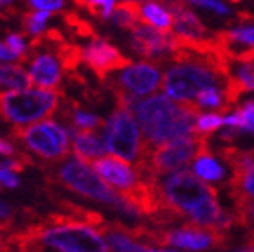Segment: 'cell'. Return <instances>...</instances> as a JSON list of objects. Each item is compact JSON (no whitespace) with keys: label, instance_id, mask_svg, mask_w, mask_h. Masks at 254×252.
Instances as JSON below:
<instances>
[{"label":"cell","instance_id":"cell-1","mask_svg":"<svg viewBox=\"0 0 254 252\" xmlns=\"http://www.w3.org/2000/svg\"><path fill=\"white\" fill-rule=\"evenodd\" d=\"M202 110L195 101H175L164 94L135 101L132 107L144 142L152 148L196 133V121Z\"/></svg>","mask_w":254,"mask_h":252},{"label":"cell","instance_id":"cell-2","mask_svg":"<svg viewBox=\"0 0 254 252\" xmlns=\"http://www.w3.org/2000/svg\"><path fill=\"white\" fill-rule=\"evenodd\" d=\"M22 240L49 245L60 252H110L98 229L67 213L51 214L36 225L15 233Z\"/></svg>","mask_w":254,"mask_h":252},{"label":"cell","instance_id":"cell-3","mask_svg":"<svg viewBox=\"0 0 254 252\" xmlns=\"http://www.w3.org/2000/svg\"><path fill=\"white\" fill-rule=\"evenodd\" d=\"M54 175H56V180L60 184L70 189L72 193L103 202V204L118 209V211L128 214V216H133V218L141 216L139 211L119 191H116L112 186L108 184L92 166H88L85 160H79L78 157L65 160L64 164L54 171Z\"/></svg>","mask_w":254,"mask_h":252},{"label":"cell","instance_id":"cell-4","mask_svg":"<svg viewBox=\"0 0 254 252\" xmlns=\"http://www.w3.org/2000/svg\"><path fill=\"white\" fill-rule=\"evenodd\" d=\"M209 137L211 135L196 131L193 135L162 142L155 148L146 144L144 153L135 164L137 171L141 173V177H161L184 170L198 155L209 151Z\"/></svg>","mask_w":254,"mask_h":252},{"label":"cell","instance_id":"cell-5","mask_svg":"<svg viewBox=\"0 0 254 252\" xmlns=\"http://www.w3.org/2000/svg\"><path fill=\"white\" fill-rule=\"evenodd\" d=\"M157 189L161 194L162 207L173 211L179 218H190L193 211L205 200L218 196V191L213 186L205 184V180L188 170H179L159 177Z\"/></svg>","mask_w":254,"mask_h":252},{"label":"cell","instance_id":"cell-6","mask_svg":"<svg viewBox=\"0 0 254 252\" xmlns=\"http://www.w3.org/2000/svg\"><path fill=\"white\" fill-rule=\"evenodd\" d=\"M64 92L45 88L25 90H0V117L11 125H29L47 119L58 110Z\"/></svg>","mask_w":254,"mask_h":252},{"label":"cell","instance_id":"cell-7","mask_svg":"<svg viewBox=\"0 0 254 252\" xmlns=\"http://www.w3.org/2000/svg\"><path fill=\"white\" fill-rule=\"evenodd\" d=\"M152 247H179L186 251H213L231 247V238L227 231L216 227H205L198 223L186 222L177 229H150Z\"/></svg>","mask_w":254,"mask_h":252},{"label":"cell","instance_id":"cell-8","mask_svg":"<svg viewBox=\"0 0 254 252\" xmlns=\"http://www.w3.org/2000/svg\"><path fill=\"white\" fill-rule=\"evenodd\" d=\"M103 137L112 155L137 164L144 153L146 142L141 139V126L130 108L116 107L103 128Z\"/></svg>","mask_w":254,"mask_h":252},{"label":"cell","instance_id":"cell-9","mask_svg":"<svg viewBox=\"0 0 254 252\" xmlns=\"http://www.w3.org/2000/svg\"><path fill=\"white\" fill-rule=\"evenodd\" d=\"M68 133L64 126H60L54 121H42L34 123L31 126H16L13 130V137L16 141L38 155L40 159L49 160V162H60L65 160L70 150V141Z\"/></svg>","mask_w":254,"mask_h":252},{"label":"cell","instance_id":"cell-10","mask_svg":"<svg viewBox=\"0 0 254 252\" xmlns=\"http://www.w3.org/2000/svg\"><path fill=\"white\" fill-rule=\"evenodd\" d=\"M110 83L114 96H130L133 99L155 92L161 87V70L159 63L141 62L132 63L130 67L123 68V72Z\"/></svg>","mask_w":254,"mask_h":252},{"label":"cell","instance_id":"cell-11","mask_svg":"<svg viewBox=\"0 0 254 252\" xmlns=\"http://www.w3.org/2000/svg\"><path fill=\"white\" fill-rule=\"evenodd\" d=\"M83 63L101 81H107L112 72L130 67L132 60L125 56L116 45L98 36L83 49Z\"/></svg>","mask_w":254,"mask_h":252},{"label":"cell","instance_id":"cell-12","mask_svg":"<svg viewBox=\"0 0 254 252\" xmlns=\"http://www.w3.org/2000/svg\"><path fill=\"white\" fill-rule=\"evenodd\" d=\"M92 168L121 194L130 193L141 182V173L137 171V168H132L127 160L116 155L96 159L92 162Z\"/></svg>","mask_w":254,"mask_h":252},{"label":"cell","instance_id":"cell-13","mask_svg":"<svg viewBox=\"0 0 254 252\" xmlns=\"http://www.w3.org/2000/svg\"><path fill=\"white\" fill-rule=\"evenodd\" d=\"M62 63L58 56L42 51H33L29 56V76L31 83L45 90H56L62 81Z\"/></svg>","mask_w":254,"mask_h":252},{"label":"cell","instance_id":"cell-14","mask_svg":"<svg viewBox=\"0 0 254 252\" xmlns=\"http://www.w3.org/2000/svg\"><path fill=\"white\" fill-rule=\"evenodd\" d=\"M101 236L107 240L112 252H148L150 245L141 243L132 234L128 225L118 222H103L98 227Z\"/></svg>","mask_w":254,"mask_h":252},{"label":"cell","instance_id":"cell-15","mask_svg":"<svg viewBox=\"0 0 254 252\" xmlns=\"http://www.w3.org/2000/svg\"><path fill=\"white\" fill-rule=\"evenodd\" d=\"M72 151L79 160L94 162L96 159L105 157L108 151L105 137L99 135L96 130H72Z\"/></svg>","mask_w":254,"mask_h":252},{"label":"cell","instance_id":"cell-16","mask_svg":"<svg viewBox=\"0 0 254 252\" xmlns=\"http://www.w3.org/2000/svg\"><path fill=\"white\" fill-rule=\"evenodd\" d=\"M121 29L132 31L137 24L142 22V2L137 0H121L114 5L110 18Z\"/></svg>","mask_w":254,"mask_h":252},{"label":"cell","instance_id":"cell-17","mask_svg":"<svg viewBox=\"0 0 254 252\" xmlns=\"http://www.w3.org/2000/svg\"><path fill=\"white\" fill-rule=\"evenodd\" d=\"M227 191H229V196L233 202L254 198V164L247 166L244 170L233 171Z\"/></svg>","mask_w":254,"mask_h":252},{"label":"cell","instance_id":"cell-18","mask_svg":"<svg viewBox=\"0 0 254 252\" xmlns=\"http://www.w3.org/2000/svg\"><path fill=\"white\" fill-rule=\"evenodd\" d=\"M142 22L162 33H173V15L159 0L142 2Z\"/></svg>","mask_w":254,"mask_h":252},{"label":"cell","instance_id":"cell-19","mask_svg":"<svg viewBox=\"0 0 254 252\" xmlns=\"http://www.w3.org/2000/svg\"><path fill=\"white\" fill-rule=\"evenodd\" d=\"M62 117H64L65 121L68 123V130L67 131H72V130H98V128H105V125H107L101 117L81 110L76 103H70V108L62 112Z\"/></svg>","mask_w":254,"mask_h":252},{"label":"cell","instance_id":"cell-20","mask_svg":"<svg viewBox=\"0 0 254 252\" xmlns=\"http://www.w3.org/2000/svg\"><path fill=\"white\" fill-rule=\"evenodd\" d=\"M193 171H195L196 177H200L205 182H222L225 179L224 166L215 159V155L211 151H205V153L196 157L195 164H193Z\"/></svg>","mask_w":254,"mask_h":252},{"label":"cell","instance_id":"cell-21","mask_svg":"<svg viewBox=\"0 0 254 252\" xmlns=\"http://www.w3.org/2000/svg\"><path fill=\"white\" fill-rule=\"evenodd\" d=\"M29 85L31 76L20 65H0V90H25Z\"/></svg>","mask_w":254,"mask_h":252},{"label":"cell","instance_id":"cell-22","mask_svg":"<svg viewBox=\"0 0 254 252\" xmlns=\"http://www.w3.org/2000/svg\"><path fill=\"white\" fill-rule=\"evenodd\" d=\"M62 18H64L65 25L70 29V33L79 36V38H90V40L98 38V34H96V29L92 27V24L87 22L85 18H81V16H78L76 13L65 11V13H62Z\"/></svg>","mask_w":254,"mask_h":252},{"label":"cell","instance_id":"cell-23","mask_svg":"<svg viewBox=\"0 0 254 252\" xmlns=\"http://www.w3.org/2000/svg\"><path fill=\"white\" fill-rule=\"evenodd\" d=\"M195 103L202 108H213V110H220V112H227L233 108L227 105L224 90H220V88H207V90H204V92H200L196 96Z\"/></svg>","mask_w":254,"mask_h":252},{"label":"cell","instance_id":"cell-24","mask_svg":"<svg viewBox=\"0 0 254 252\" xmlns=\"http://www.w3.org/2000/svg\"><path fill=\"white\" fill-rule=\"evenodd\" d=\"M51 13L53 11H27L22 15V25H24L25 33L33 34V36H38V34L44 33L45 22L51 18Z\"/></svg>","mask_w":254,"mask_h":252},{"label":"cell","instance_id":"cell-25","mask_svg":"<svg viewBox=\"0 0 254 252\" xmlns=\"http://www.w3.org/2000/svg\"><path fill=\"white\" fill-rule=\"evenodd\" d=\"M218 34L222 38L229 40V42L254 47V25H245V27H238V29L231 31H218Z\"/></svg>","mask_w":254,"mask_h":252},{"label":"cell","instance_id":"cell-26","mask_svg":"<svg viewBox=\"0 0 254 252\" xmlns=\"http://www.w3.org/2000/svg\"><path fill=\"white\" fill-rule=\"evenodd\" d=\"M233 204H235L236 225L249 227L251 223H254V198L240 200V202H233Z\"/></svg>","mask_w":254,"mask_h":252},{"label":"cell","instance_id":"cell-27","mask_svg":"<svg viewBox=\"0 0 254 252\" xmlns=\"http://www.w3.org/2000/svg\"><path fill=\"white\" fill-rule=\"evenodd\" d=\"M222 125H224V117L218 114H202L196 121V131L204 135H211L213 131L220 130Z\"/></svg>","mask_w":254,"mask_h":252},{"label":"cell","instance_id":"cell-28","mask_svg":"<svg viewBox=\"0 0 254 252\" xmlns=\"http://www.w3.org/2000/svg\"><path fill=\"white\" fill-rule=\"evenodd\" d=\"M5 45L15 53V56L20 62H27L29 60V54H27V45H25V40L22 34L18 33H9L7 38H5Z\"/></svg>","mask_w":254,"mask_h":252},{"label":"cell","instance_id":"cell-29","mask_svg":"<svg viewBox=\"0 0 254 252\" xmlns=\"http://www.w3.org/2000/svg\"><path fill=\"white\" fill-rule=\"evenodd\" d=\"M242 116V131H251L254 133V99L247 101L242 108H236Z\"/></svg>","mask_w":254,"mask_h":252},{"label":"cell","instance_id":"cell-30","mask_svg":"<svg viewBox=\"0 0 254 252\" xmlns=\"http://www.w3.org/2000/svg\"><path fill=\"white\" fill-rule=\"evenodd\" d=\"M186 2L193 5H200V7H205V9L213 11V13H218V15H229L231 13L229 7L220 0H186Z\"/></svg>","mask_w":254,"mask_h":252},{"label":"cell","instance_id":"cell-31","mask_svg":"<svg viewBox=\"0 0 254 252\" xmlns=\"http://www.w3.org/2000/svg\"><path fill=\"white\" fill-rule=\"evenodd\" d=\"M31 5L42 11H56L64 7V0H31Z\"/></svg>","mask_w":254,"mask_h":252},{"label":"cell","instance_id":"cell-32","mask_svg":"<svg viewBox=\"0 0 254 252\" xmlns=\"http://www.w3.org/2000/svg\"><path fill=\"white\" fill-rule=\"evenodd\" d=\"M0 182L4 186H7V188H16L18 186V179L13 175V171L2 170V168H0Z\"/></svg>","mask_w":254,"mask_h":252},{"label":"cell","instance_id":"cell-33","mask_svg":"<svg viewBox=\"0 0 254 252\" xmlns=\"http://www.w3.org/2000/svg\"><path fill=\"white\" fill-rule=\"evenodd\" d=\"M13 60H18L15 53L5 44H0V62H13Z\"/></svg>","mask_w":254,"mask_h":252},{"label":"cell","instance_id":"cell-34","mask_svg":"<svg viewBox=\"0 0 254 252\" xmlns=\"http://www.w3.org/2000/svg\"><path fill=\"white\" fill-rule=\"evenodd\" d=\"M0 155L13 157L15 155V146L11 144V142L4 141V139H0Z\"/></svg>","mask_w":254,"mask_h":252},{"label":"cell","instance_id":"cell-35","mask_svg":"<svg viewBox=\"0 0 254 252\" xmlns=\"http://www.w3.org/2000/svg\"><path fill=\"white\" fill-rule=\"evenodd\" d=\"M11 214H13V209L9 205L0 200V220H9Z\"/></svg>","mask_w":254,"mask_h":252},{"label":"cell","instance_id":"cell-36","mask_svg":"<svg viewBox=\"0 0 254 252\" xmlns=\"http://www.w3.org/2000/svg\"><path fill=\"white\" fill-rule=\"evenodd\" d=\"M148 252H177V251H170V249H155V247H150Z\"/></svg>","mask_w":254,"mask_h":252},{"label":"cell","instance_id":"cell-37","mask_svg":"<svg viewBox=\"0 0 254 252\" xmlns=\"http://www.w3.org/2000/svg\"><path fill=\"white\" fill-rule=\"evenodd\" d=\"M11 4V0H0V5H7Z\"/></svg>","mask_w":254,"mask_h":252},{"label":"cell","instance_id":"cell-38","mask_svg":"<svg viewBox=\"0 0 254 252\" xmlns=\"http://www.w3.org/2000/svg\"><path fill=\"white\" fill-rule=\"evenodd\" d=\"M0 20H7V16H5L4 13H0Z\"/></svg>","mask_w":254,"mask_h":252},{"label":"cell","instance_id":"cell-39","mask_svg":"<svg viewBox=\"0 0 254 252\" xmlns=\"http://www.w3.org/2000/svg\"><path fill=\"white\" fill-rule=\"evenodd\" d=\"M229 2H235V4H236V2H242V0H229Z\"/></svg>","mask_w":254,"mask_h":252},{"label":"cell","instance_id":"cell-40","mask_svg":"<svg viewBox=\"0 0 254 252\" xmlns=\"http://www.w3.org/2000/svg\"><path fill=\"white\" fill-rule=\"evenodd\" d=\"M0 188H2V182H0Z\"/></svg>","mask_w":254,"mask_h":252},{"label":"cell","instance_id":"cell-41","mask_svg":"<svg viewBox=\"0 0 254 252\" xmlns=\"http://www.w3.org/2000/svg\"><path fill=\"white\" fill-rule=\"evenodd\" d=\"M235 252H238V251H235Z\"/></svg>","mask_w":254,"mask_h":252},{"label":"cell","instance_id":"cell-42","mask_svg":"<svg viewBox=\"0 0 254 252\" xmlns=\"http://www.w3.org/2000/svg\"><path fill=\"white\" fill-rule=\"evenodd\" d=\"M18 252H20V251H18Z\"/></svg>","mask_w":254,"mask_h":252}]
</instances>
